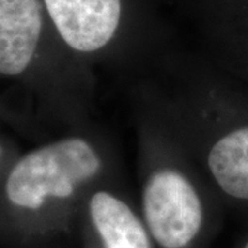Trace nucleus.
<instances>
[{
  "mask_svg": "<svg viewBox=\"0 0 248 248\" xmlns=\"http://www.w3.org/2000/svg\"><path fill=\"white\" fill-rule=\"evenodd\" d=\"M223 69L248 84V51L237 60L228 62V65H225Z\"/></svg>",
  "mask_w": 248,
  "mask_h": 248,
  "instance_id": "7",
  "label": "nucleus"
},
{
  "mask_svg": "<svg viewBox=\"0 0 248 248\" xmlns=\"http://www.w3.org/2000/svg\"><path fill=\"white\" fill-rule=\"evenodd\" d=\"M40 0H0V75H25L43 33Z\"/></svg>",
  "mask_w": 248,
  "mask_h": 248,
  "instance_id": "6",
  "label": "nucleus"
},
{
  "mask_svg": "<svg viewBox=\"0 0 248 248\" xmlns=\"http://www.w3.org/2000/svg\"><path fill=\"white\" fill-rule=\"evenodd\" d=\"M234 248H248V229L243 234V237L237 241V244L234 246Z\"/></svg>",
  "mask_w": 248,
  "mask_h": 248,
  "instance_id": "8",
  "label": "nucleus"
},
{
  "mask_svg": "<svg viewBox=\"0 0 248 248\" xmlns=\"http://www.w3.org/2000/svg\"><path fill=\"white\" fill-rule=\"evenodd\" d=\"M46 11L65 46L93 57L113 43L122 25V0H43Z\"/></svg>",
  "mask_w": 248,
  "mask_h": 248,
  "instance_id": "5",
  "label": "nucleus"
},
{
  "mask_svg": "<svg viewBox=\"0 0 248 248\" xmlns=\"http://www.w3.org/2000/svg\"><path fill=\"white\" fill-rule=\"evenodd\" d=\"M112 181H122L115 145L91 123L37 146L4 179L0 236L18 248H55L78 237L90 190Z\"/></svg>",
  "mask_w": 248,
  "mask_h": 248,
  "instance_id": "1",
  "label": "nucleus"
},
{
  "mask_svg": "<svg viewBox=\"0 0 248 248\" xmlns=\"http://www.w3.org/2000/svg\"><path fill=\"white\" fill-rule=\"evenodd\" d=\"M78 239L81 248H156L138 203L122 181L90 190L80 211Z\"/></svg>",
  "mask_w": 248,
  "mask_h": 248,
  "instance_id": "4",
  "label": "nucleus"
},
{
  "mask_svg": "<svg viewBox=\"0 0 248 248\" xmlns=\"http://www.w3.org/2000/svg\"><path fill=\"white\" fill-rule=\"evenodd\" d=\"M138 207L156 248H210L223 204L167 122L140 99Z\"/></svg>",
  "mask_w": 248,
  "mask_h": 248,
  "instance_id": "3",
  "label": "nucleus"
},
{
  "mask_svg": "<svg viewBox=\"0 0 248 248\" xmlns=\"http://www.w3.org/2000/svg\"><path fill=\"white\" fill-rule=\"evenodd\" d=\"M1 155H3V148H1V145H0V157H1Z\"/></svg>",
  "mask_w": 248,
  "mask_h": 248,
  "instance_id": "9",
  "label": "nucleus"
},
{
  "mask_svg": "<svg viewBox=\"0 0 248 248\" xmlns=\"http://www.w3.org/2000/svg\"><path fill=\"white\" fill-rule=\"evenodd\" d=\"M164 75L140 98L177 134L223 207L248 222V84L223 68Z\"/></svg>",
  "mask_w": 248,
  "mask_h": 248,
  "instance_id": "2",
  "label": "nucleus"
}]
</instances>
